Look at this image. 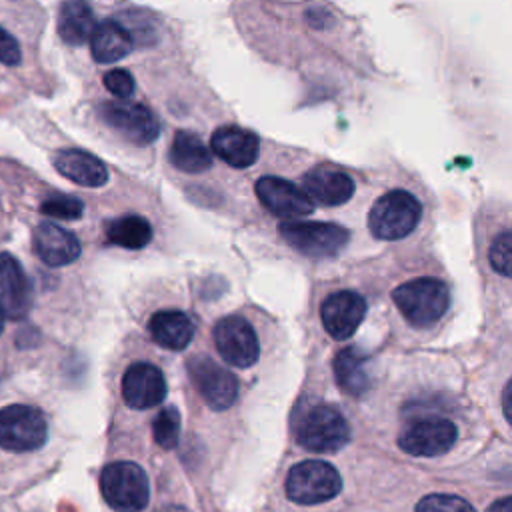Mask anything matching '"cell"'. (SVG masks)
I'll list each match as a JSON object with an SVG mask.
<instances>
[{
	"label": "cell",
	"instance_id": "cell-19",
	"mask_svg": "<svg viewBox=\"0 0 512 512\" xmlns=\"http://www.w3.org/2000/svg\"><path fill=\"white\" fill-rule=\"evenodd\" d=\"M54 168L68 180L88 186V188H98L108 182V168L106 164L96 158L94 154H88L84 150L76 148H66L58 150L52 158Z\"/></svg>",
	"mask_w": 512,
	"mask_h": 512
},
{
	"label": "cell",
	"instance_id": "cell-2",
	"mask_svg": "<svg viewBox=\"0 0 512 512\" xmlns=\"http://www.w3.org/2000/svg\"><path fill=\"white\" fill-rule=\"evenodd\" d=\"M100 492L116 512H140L150 500V484L144 470L128 460L110 462L102 468Z\"/></svg>",
	"mask_w": 512,
	"mask_h": 512
},
{
	"label": "cell",
	"instance_id": "cell-31",
	"mask_svg": "<svg viewBox=\"0 0 512 512\" xmlns=\"http://www.w3.org/2000/svg\"><path fill=\"white\" fill-rule=\"evenodd\" d=\"M22 60V52L18 40L0 26V62L8 66H16Z\"/></svg>",
	"mask_w": 512,
	"mask_h": 512
},
{
	"label": "cell",
	"instance_id": "cell-21",
	"mask_svg": "<svg viewBox=\"0 0 512 512\" xmlns=\"http://www.w3.org/2000/svg\"><path fill=\"white\" fill-rule=\"evenodd\" d=\"M152 340L166 350H184L194 338V322L182 310H158L148 320Z\"/></svg>",
	"mask_w": 512,
	"mask_h": 512
},
{
	"label": "cell",
	"instance_id": "cell-18",
	"mask_svg": "<svg viewBox=\"0 0 512 512\" xmlns=\"http://www.w3.org/2000/svg\"><path fill=\"white\" fill-rule=\"evenodd\" d=\"M32 244L36 256L48 266H66L80 256L78 238L52 222H42L34 228Z\"/></svg>",
	"mask_w": 512,
	"mask_h": 512
},
{
	"label": "cell",
	"instance_id": "cell-23",
	"mask_svg": "<svg viewBox=\"0 0 512 512\" xmlns=\"http://www.w3.org/2000/svg\"><path fill=\"white\" fill-rule=\"evenodd\" d=\"M96 28V18L86 0H66L60 6L56 30L66 44L80 46L90 40Z\"/></svg>",
	"mask_w": 512,
	"mask_h": 512
},
{
	"label": "cell",
	"instance_id": "cell-5",
	"mask_svg": "<svg viewBox=\"0 0 512 512\" xmlns=\"http://www.w3.org/2000/svg\"><path fill=\"white\" fill-rule=\"evenodd\" d=\"M342 488L338 470L324 460H304L290 468L286 494L296 504H322L332 500Z\"/></svg>",
	"mask_w": 512,
	"mask_h": 512
},
{
	"label": "cell",
	"instance_id": "cell-32",
	"mask_svg": "<svg viewBox=\"0 0 512 512\" xmlns=\"http://www.w3.org/2000/svg\"><path fill=\"white\" fill-rule=\"evenodd\" d=\"M502 410H504L506 420L512 424V378L508 380V384L502 392Z\"/></svg>",
	"mask_w": 512,
	"mask_h": 512
},
{
	"label": "cell",
	"instance_id": "cell-34",
	"mask_svg": "<svg viewBox=\"0 0 512 512\" xmlns=\"http://www.w3.org/2000/svg\"><path fill=\"white\" fill-rule=\"evenodd\" d=\"M488 512H512V496L502 498V500H496V502L488 508Z\"/></svg>",
	"mask_w": 512,
	"mask_h": 512
},
{
	"label": "cell",
	"instance_id": "cell-28",
	"mask_svg": "<svg viewBox=\"0 0 512 512\" xmlns=\"http://www.w3.org/2000/svg\"><path fill=\"white\" fill-rule=\"evenodd\" d=\"M488 258L498 274L512 278V230H504L494 238Z\"/></svg>",
	"mask_w": 512,
	"mask_h": 512
},
{
	"label": "cell",
	"instance_id": "cell-6",
	"mask_svg": "<svg viewBox=\"0 0 512 512\" xmlns=\"http://www.w3.org/2000/svg\"><path fill=\"white\" fill-rule=\"evenodd\" d=\"M98 116L118 136L136 146H146L160 134V122L156 114L148 106L130 102L126 98L102 102Z\"/></svg>",
	"mask_w": 512,
	"mask_h": 512
},
{
	"label": "cell",
	"instance_id": "cell-10",
	"mask_svg": "<svg viewBox=\"0 0 512 512\" xmlns=\"http://www.w3.org/2000/svg\"><path fill=\"white\" fill-rule=\"evenodd\" d=\"M212 336L218 354L236 368H248L260 356V344L254 328L238 314L220 318Z\"/></svg>",
	"mask_w": 512,
	"mask_h": 512
},
{
	"label": "cell",
	"instance_id": "cell-22",
	"mask_svg": "<svg viewBox=\"0 0 512 512\" xmlns=\"http://www.w3.org/2000/svg\"><path fill=\"white\" fill-rule=\"evenodd\" d=\"M368 354L358 346L342 348L334 358V378L338 388L348 396H362L370 388L366 370Z\"/></svg>",
	"mask_w": 512,
	"mask_h": 512
},
{
	"label": "cell",
	"instance_id": "cell-25",
	"mask_svg": "<svg viewBox=\"0 0 512 512\" xmlns=\"http://www.w3.org/2000/svg\"><path fill=\"white\" fill-rule=\"evenodd\" d=\"M104 232L110 244L126 250H140L152 240L150 222L138 214H126L106 222Z\"/></svg>",
	"mask_w": 512,
	"mask_h": 512
},
{
	"label": "cell",
	"instance_id": "cell-3",
	"mask_svg": "<svg viewBox=\"0 0 512 512\" xmlns=\"http://www.w3.org/2000/svg\"><path fill=\"white\" fill-rule=\"evenodd\" d=\"M422 204L408 190H390L370 208L368 228L380 240H400L420 222Z\"/></svg>",
	"mask_w": 512,
	"mask_h": 512
},
{
	"label": "cell",
	"instance_id": "cell-30",
	"mask_svg": "<svg viewBox=\"0 0 512 512\" xmlns=\"http://www.w3.org/2000/svg\"><path fill=\"white\" fill-rule=\"evenodd\" d=\"M102 82H104V88H106L110 94H114L116 98H128V96H132V92H134V88H136L132 74H130L128 70H124V68L108 70V72L104 74Z\"/></svg>",
	"mask_w": 512,
	"mask_h": 512
},
{
	"label": "cell",
	"instance_id": "cell-20",
	"mask_svg": "<svg viewBox=\"0 0 512 512\" xmlns=\"http://www.w3.org/2000/svg\"><path fill=\"white\" fill-rule=\"evenodd\" d=\"M134 48V38L120 20L98 22L90 36L92 58L100 64H112L122 60Z\"/></svg>",
	"mask_w": 512,
	"mask_h": 512
},
{
	"label": "cell",
	"instance_id": "cell-13",
	"mask_svg": "<svg viewBox=\"0 0 512 512\" xmlns=\"http://www.w3.org/2000/svg\"><path fill=\"white\" fill-rule=\"evenodd\" d=\"M166 392L162 370L150 362H136L122 376V398L130 408H154L166 398Z\"/></svg>",
	"mask_w": 512,
	"mask_h": 512
},
{
	"label": "cell",
	"instance_id": "cell-9",
	"mask_svg": "<svg viewBox=\"0 0 512 512\" xmlns=\"http://www.w3.org/2000/svg\"><path fill=\"white\" fill-rule=\"evenodd\" d=\"M186 368L194 388L210 408L226 410L236 402L238 380L216 360L208 356H192Z\"/></svg>",
	"mask_w": 512,
	"mask_h": 512
},
{
	"label": "cell",
	"instance_id": "cell-27",
	"mask_svg": "<svg viewBox=\"0 0 512 512\" xmlns=\"http://www.w3.org/2000/svg\"><path fill=\"white\" fill-rule=\"evenodd\" d=\"M40 210L42 214L54 216L60 220H78L84 212V204L82 200L70 194H52L44 198V202L40 204Z\"/></svg>",
	"mask_w": 512,
	"mask_h": 512
},
{
	"label": "cell",
	"instance_id": "cell-24",
	"mask_svg": "<svg viewBox=\"0 0 512 512\" xmlns=\"http://www.w3.org/2000/svg\"><path fill=\"white\" fill-rule=\"evenodd\" d=\"M168 158L178 170L188 174H198L212 166V154L208 146L200 140V136L186 130H178L174 134Z\"/></svg>",
	"mask_w": 512,
	"mask_h": 512
},
{
	"label": "cell",
	"instance_id": "cell-36",
	"mask_svg": "<svg viewBox=\"0 0 512 512\" xmlns=\"http://www.w3.org/2000/svg\"><path fill=\"white\" fill-rule=\"evenodd\" d=\"M2 328H4V316L0 314V334H2Z\"/></svg>",
	"mask_w": 512,
	"mask_h": 512
},
{
	"label": "cell",
	"instance_id": "cell-16",
	"mask_svg": "<svg viewBox=\"0 0 512 512\" xmlns=\"http://www.w3.org/2000/svg\"><path fill=\"white\" fill-rule=\"evenodd\" d=\"M212 152L232 168H248L258 160L260 140L252 130L220 126L210 138Z\"/></svg>",
	"mask_w": 512,
	"mask_h": 512
},
{
	"label": "cell",
	"instance_id": "cell-26",
	"mask_svg": "<svg viewBox=\"0 0 512 512\" xmlns=\"http://www.w3.org/2000/svg\"><path fill=\"white\" fill-rule=\"evenodd\" d=\"M152 436H154V442L164 448V450H170L178 444V438H180V412L174 408V406H168V408H162L154 422H152Z\"/></svg>",
	"mask_w": 512,
	"mask_h": 512
},
{
	"label": "cell",
	"instance_id": "cell-33",
	"mask_svg": "<svg viewBox=\"0 0 512 512\" xmlns=\"http://www.w3.org/2000/svg\"><path fill=\"white\" fill-rule=\"evenodd\" d=\"M308 22L312 24V26H316V28H324L328 22H330V14L328 12H324V10H310L308 12Z\"/></svg>",
	"mask_w": 512,
	"mask_h": 512
},
{
	"label": "cell",
	"instance_id": "cell-17",
	"mask_svg": "<svg viewBox=\"0 0 512 512\" xmlns=\"http://www.w3.org/2000/svg\"><path fill=\"white\" fill-rule=\"evenodd\" d=\"M306 194L322 206H340L354 194V180L332 166H316L302 178Z\"/></svg>",
	"mask_w": 512,
	"mask_h": 512
},
{
	"label": "cell",
	"instance_id": "cell-11",
	"mask_svg": "<svg viewBox=\"0 0 512 512\" xmlns=\"http://www.w3.org/2000/svg\"><path fill=\"white\" fill-rule=\"evenodd\" d=\"M458 438L456 426L446 418H422L412 422L400 436L398 446L420 458H432L448 452Z\"/></svg>",
	"mask_w": 512,
	"mask_h": 512
},
{
	"label": "cell",
	"instance_id": "cell-7",
	"mask_svg": "<svg viewBox=\"0 0 512 512\" xmlns=\"http://www.w3.org/2000/svg\"><path fill=\"white\" fill-rule=\"evenodd\" d=\"M278 232L296 252L310 258L336 256L348 242V230L332 222L286 220Z\"/></svg>",
	"mask_w": 512,
	"mask_h": 512
},
{
	"label": "cell",
	"instance_id": "cell-8",
	"mask_svg": "<svg viewBox=\"0 0 512 512\" xmlns=\"http://www.w3.org/2000/svg\"><path fill=\"white\" fill-rule=\"evenodd\" d=\"M48 436L44 414L38 408L12 404L0 410V446L8 452L38 450Z\"/></svg>",
	"mask_w": 512,
	"mask_h": 512
},
{
	"label": "cell",
	"instance_id": "cell-1",
	"mask_svg": "<svg viewBox=\"0 0 512 512\" xmlns=\"http://www.w3.org/2000/svg\"><path fill=\"white\" fill-rule=\"evenodd\" d=\"M392 300L400 314L416 328L436 324L450 306V292L442 280L414 278L392 292Z\"/></svg>",
	"mask_w": 512,
	"mask_h": 512
},
{
	"label": "cell",
	"instance_id": "cell-4",
	"mask_svg": "<svg viewBox=\"0 0 512 512\" xmlns=\"http://www.w3.org/2000/svg\"><path fill=\"white\" fill-rule=\"evenodd\" d=\"M296 440L308 452H336L348 444L350 426L340 410L320 404L304 412L296 424Z\"/></svg>",
	"mask_w": 512,
	"mask_h": 512
},
{
	"label": "cell",
	"instance_id": "cell-14",
	"mask_svg": "<svg viewBox=\"0 0 512 512\" xmlns=\"http://www.w3.org/2000/svg\"><path fill=\"white\" fill-rule=\"evenodd\" d=\"M366 314V300L358 292L340 290L330 294L320 306V318L326 332L336 340L350 338Z\"/></svg>",
	"mask_w": 512,
	"mask_h": 512
},
{
	"label": "cell",
	"instance_id": "cell-35",
	"mask_svg": "<svg viewBox=\"0 0 512 512\" xmlns=\"http://www.w3.org/2000/svg\"><path fill=\"white\" fill-rule=\"evenodd\" d=\"M156 512H190V510L184 506H178V504H166V506L158 508Z\"/></svg>",
	"mask_w": 512,
	"mask_h": 512
},
{
	"label": "cell",
	"instance_id": "cell-12",
	"mask_svg": "<svg viewBox=\"0 0 512 512\" xmlns=\"http://www.w3.org/2000/svg\"><path fill=\"white\" fill-rule=\"evenodd\" d=\"M256 196L268 212L280 218H300L314 210V202L304 188L278 176H262L256 182Z\"/></svg>",
	"mask_w": 512,
	"mask_h": 512
},
{
	"label": "cell",
	"instance_id": "cell-29",
	"mask_svg": "<svg viewBox=\"0 0 512 512\" xmlns=\"http://www.w3.org/2000/svg\"><path fill=\"white\" fill-rule=\"evenodd\" d=\"M416 512H476L470 502L454 494H428L416 504Z\"/></svg>",
	"mask_w": 512,
	"mask_h": 512
},
{
	"label": "cell",
	"instance_id": "cell-15",
	"mask_svg": "<svg viewBox=\"0 0 512 512\" xmlns=\"http://www.w3.org/2000/svg\"><path fill=\"white\" fill-rule=\"evenodd\" d=\"M32 306V286L20 262L2 252L0 254V314L8 320H20Z\"/></svg>",
	"mask_w": 512,
	"mask_h": 512
}]
</instances>
